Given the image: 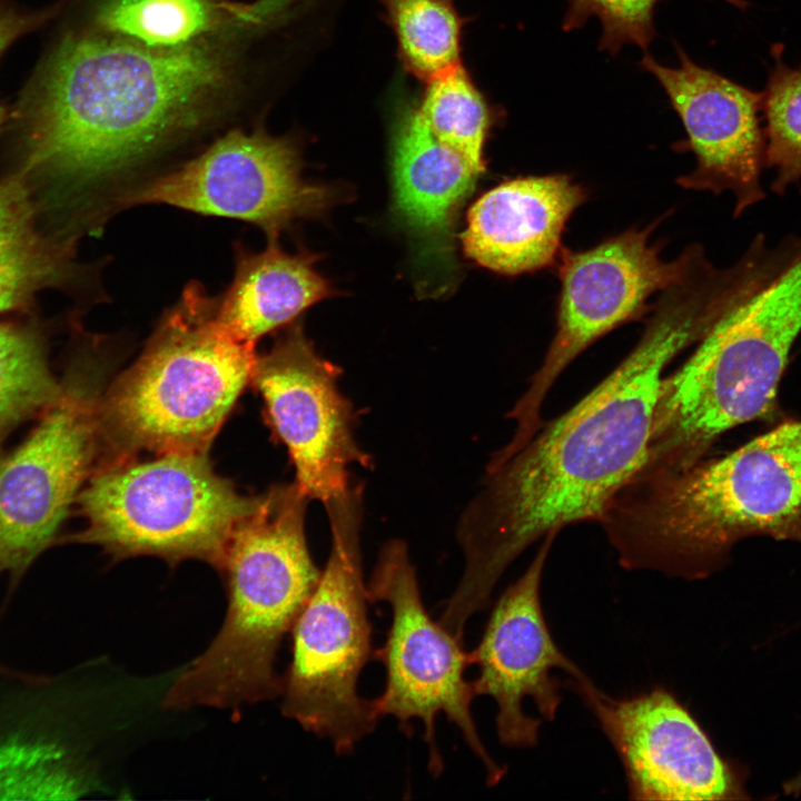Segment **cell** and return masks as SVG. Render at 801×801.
<instances>
[{
    "label": "cell",
    "instance_id": "d4e9b609",
    "mask_svg": "<svg viewBox=\"0 0 801 801\" xmlns=\"http://www.w3.org/2000/svg\"><path fill=\"white\" fill-rule=\"evenodd\" d=\"M775 65L763 92L765 168L774 171L770 189L784 195L801 180V68Z\"/></svg>",
    "mask_w": 801,
    "mask_h": 801
},
{
    "label": "cell",
    "instance_id": "6da1fadb",
    "mask_svg": "<svg viewBox=\"0 0 801 801\" xmlns=\"http://www.w3.org/2000/svg\"><path fill=\"white\" fill-rule=\"evenodd\" d=\"M715 319V307L699 290H665L641 339L614 370L486 469L456 524L464 567L441 616L446 625L462 631L485 610L502 575L533 543L567 525L601 522L645 461L666 366Z\"/></svg>",
    "mask_w": 801,
    "mask_h": 801
},
{
    "label": "cell",
    "instance_id": "5bb4252c",
    "mask_svg": "<svg viewBox=\"0 0 801 801\" xmlns=\"http://www.w3.org/2000/svg\"><path fill=\"white\" fill-rule=\"evenodd\" d=\"M623 767L632 800H743L744 774L716 750L688 708L654 686L613 698L589 679L567 681Z\"/></svg>",
    "mask_w": 801,
    "mask_h": 801
},
{
    "label": "cell",
    "instance_id": "83f0119b",
    "mask_svg": "<svg viewBox=\"0 0 801 801\" xmlns=\"http://www.w3.org/2000/svg\"><path fill=\"white\" fill-rule=\"evenodd\" d=\"M784 792L787 794H801V772L784 783Z\"/></svg>",
    "mask_w": 801,
    "mask_h": 801
},
{
    "label": "cell",
    "instance_id": "ffe728a7",
    "mask_svg": "<svg viewBox=\"0 0 801 801\" xmlns=\"http://www.w3.org/2000/svg\"><path fill=\"white\" fill-rule=\"evenodd\" d=\"M21 170L0 180V314L27 307L46 288H65L80 275L75 240L44 234Z\"/></svg>",
    "mask_w": 801,
    "mask_h": 801
},
{
    "label": "cell",
    "instance_id": "ac0fdd59",
    "mask_svg": "<svg viewBox=\"0 0 801 801\" xmlns=\"http://www.w3.org/2000/svg\"><path fill=\"white\" fill-rule=\"evenodd\" d=\"M392 149L395 208L431 250H448L453 220L481 174L432 134L413 101L397 107Z\"/></svg>",
    "mask_w": 801,
    "mask_h": 801
},
{
    "label": "cell",
    "instance_id": "484cf974",
    "mask_svg": "<svg viewBox=\"0 0 801 801\" xmlns=\"http://www.w3.org/2000/svg\"><path fill=\"white\" fill-rule=\"evenodd\" d=\"M739 8H745L744 0H725ZM568 8L562 22L564 31L584 26L591 17L600 19L602 36L600 50L616 55L624 44H636L646 49L655 37L653 24L654 7L657 0H567Z\"/></svg>",
    "mask_w": 801,
    "mask_h": 801
},
{
    "label": "cell",
    "instance_id": "2e32d148",
    "mask_svg": "<svg viewBox=\"0 0 801 801\" xmlns=\"http://www.w3.org/2000/svg\"><path fill=\"white\" fill-rule=\"evenodd\" d=\"M678 67L644 53L643 70L653 75L679 115L696 157L694 171L679 182L714 194L731 191L734 217L765 198V135L761 126L763 92H755L695 63L676 46Z\"/></svg>",
    "mask_w": 801,
    "mask_h": 801
},
{
    "label": "cell",
    "instance_id": "3957f363",
    "mask_svg": "<svg viewBox=\"0 0 801 801\" xmlns=\"http://www.w3.org/2000/svg\"><path fill=\"white\" fill-rule=\"evenodd\" d=\"M626 570L705 578L752 536L801 543V419L714 458L634 477L600 522Z\"/></svg>",
    "mask_w": 801,
    "mask_h": 801
},
{
    "label": "cell",
    "instance_id": "44dd1931",
    "mask_svg": "<svg viewBox=\"0 0 801 801\" xmlns=\"http://www.w3.org/2000/svg\"><path fill=\"white\" fill-rule=\"evenodd\" d=\"M295 0H108L98 26L151 48H177L200 37L264 27L281 18Z\"/></svg>",
    "mask_w": 801,
    "mask_h": 801
},
{
    "label": "cell",
    "instance_id": "5b68a950",
    "mask_svg": "<svg viewBox=\"0 0 801 801\" xmlns=\"http://www.w3.org/2000/svg\"><path fill=\"white\" fill-rule=\"evenodd\" d=\"M801 335V250L774 278L725 312L659 386L645 461L634 477L685 469L736 426L778 409Z\"/></svg>",
    "mask_w": 801,
    "mask_h": 801
},
{
    "label": "cell",
    "instance_id": "9c48e42d",
    "mask_svg": "<svg viewBox=\"0 0 801 801\" xmlns=\"http://www.w3.org/2000/svg\"><path fill=\"white\" fill-rule=\"evenodd\" d=\"M370 603L390 609V625L384 645L376 652L386 671L385 689L373 700L378 718L392 715L408 736L412 722L424 725L428 770L442 774L444 761L436 741L439 714L459 730L464 742L482 762L486 782L496 785L507 768L497 763L478 734L472 712L475 698L465 679L471 664L463 640L435 622L426 611L416 568L407 544L399 538L383 543L367 584Z\"/></svg>",
    "mask_w": 801,
    "mask_h": 801
},
{
    "label": "cell",
    "instance_id": "f1b7e54d",
    "mask_svg": "<svg viewBox=\"0 0 801 801\" xmlns=\"http://www.w3.org/2000/svg\"><path fill=\"white\" fill-rule=\"evenodd\" d=\"M27 673L9 669L8 666L0 664V678H22Z\"/></svg>",
    "mask_w": 801,
    "mask_h": 801
},
{
    "label": "cell",
    "instance_id": "e0dca14e",
    "mask_svg": "<svg viewBox=\"0 0 801 801\" xmlns=\"http://www.w3.org/2000/svg\"><path fill=\"white\" fill-rule=\"evenodd\" d=\"M564 175L507 180L481 196L459 235L467 258L503 275L544 268L557 255L566 220L585 200Z\"/></svg>",
    "mask_w": 801,
    "mask_h": 801
},
{
    "label": "cell",
    "instance_id": "7c38bea8",
    "mask_svg": "<svg viewBox=\"0 0 801 801\" xmlns=\"http://www.w3.org/2000/svg\"><path fill=\"white\" fill-rule=\"evenodd\" d=\"M99 399L72 374L29 436L0 457V575L12 587L53 543L101 438Z\"/></svg>",
    "mask_w": 801,
    "mask_h": 801
},
{
    "label": "cell",
    "instance_id": "277c9868",
    "mask_svg": "<svg viewBox=\"0 0 801 801\" xmlns=\"http://www.w3.org/2000/svg\"><path fill=\"white\" fill-rule=\"evenodd\" d=\"M308 501L295 482L276 485L235 525L218 568L228 594L225 621L174 681L164 708L238 709L280 695L277 652L322 572L306 540Z\"/></svg>",
    "mask_w": 801,
    "mask_h": 801
},
{
    "label": "cell",
    "instance_id": "603a6c76",
    "mask_svg": "<svg viewBox=\"0 0 801 801\" xmlns=\"http://www.w3.org/2000/svg\"><path fill=\"white\" fill-rule=\"evenodd\" d=\"M418 109L442 144L485 171L484 145L495 113L462 65L426 81Z\"/></svg>",
    "mask_w": 801,
    "mask_h": 801
},
{
    "label": "cell",
    "instance_id": "d6986e66",
    "mask_svg": "<svg viewBox=\"0 0 801 801\" xmlns=\"http://www.w3.org/2000/svg\"><path fill=\"white\" fill-rule=\"evenodd\" d=\"M318 256L301 248L284 251L277 239L255 253L238 245L231 284L217 297L218 319L238 338L256 344L281 329L314 304L336 291L315 264Z\"/></svg>",
    "mask_w": 801,
    "mask_h": 801
},
{
    "label": "cell",
    "instance_id": "4fadbf2b",
    "mask_svg": "<svg viewBox=\"0 0 801 801\" xmlns=\"http://www.w3.org/2000/svg\"><path fill=\"white\" fill-rule=\"evenodd\" d=\"M339 376L340 369L318 354L297 322L256 357L250 379L288 451L297 487L324 505L349 488L354 465L373 466L356 439V415Z\"/></svg>",
    "mask_w": 801,
    "mask_h": 801
},
{
    "label": "cell",
    "instance_id": "ba28073f",
    "mask_svg": "<svg viewBox=\"0 0 801 801\" xmlns=\"http://www.w3.org/2000/svg\"><path fill=\"white\" fill-rule=\"evenodd\" d=\"M77 498L87 524L69 541L99 545L117 560H200L217 571L235 525L257 501L219 476L206 453L106 466Z\"/></svg>",
    "mask_w": 801,
    "mask_h": 801
},
{
    "label": "cell",
    "instance_id": "4316f807",
    "mask_svg": "<svg viewBox=\"0 0 801 801\" xmlns=\"http://www.w3.org/2000/svg\"><path fill=\"white\" fill-rule=\"evenodd\" d=\"M53 10L22 12L11 8L6 0H0V56L19 37L44 23ZM6 120V111L0 106V127Z\"/></svg>",
    "mask_w": 801,
    "mask_h": 801
},
{
    "label": "cell",
    "instance_id": "8fae6325",
    "mask_svg": "<svg viewBox=\"0 0 801 801\" xmlns=\"http://www.w3.org/2000/svg\"><path fill=\"white\" fill-rule=\"evenodd\" d=\"M337 196L333 187L303 178L294 139L233 130L177 169L131 187L115 211L167 205L253 224L271 240L297 220L326 214Z\"/></svg>",
    "mask_w": 801,
    "mask_h": 801
},
{
    "label": "cell",
    "instance_id": "7402d4cb",
    "mask_svg": "<svg viewBox=\"0 0 801 801\" xmlns=\"http://www.w3.org/2000/svg\"><path fill=\"white\" fill-rule=\"evenodd\" d=\"M408 72L428 81L461 65L463 19L453 0H379Z\"/></svg>",
    "mask_w": 801,
    "mask_h": 801
},
{
    "label": "cell",
    "instance_id": "cb8c5ba5",
    "mask_svg": "<svg viewBox=\"0 0 801 801\" xmlns=\"http://www.w3.org/2000/svg\"><path fill=\"white\" fill-rule=\"evenodd\" d=\"M43 339L34 330L0 324V437L18 423L59 399Z\"/></svg>",
    "mask_w": 801,
    "mask_h": 801
},
{
    "label": "cell",
    "instance_id": "52a82bcc",
    "mask_svg": "<svg viewBox=\"0 0 801 801\" xmlns=\"http://www.w3.org/2000/svg\"><path fill=\"white\" fill-rule=\"evenodd\" d=\"M324 506L330 551L290 631L291 661L281 678V712L346 755L379 720L373 700L357 691L360 672L373 656L360 546L364 484L353 481Z\"/></svg>",
    "mask_w": 801,
    "mask_h": 801
},
{
    "label": "cell",
    "instance_id": "7a4b0ae2",
    "mask_svg": "<svg viewBox=\"0 0 801 801\" xmlns=\"http://www.w3.org/2000/svg\"><path fill=\"white\" fill-rule=\"evenodd\" d=\"M230 76L216 46L151 48L70 34L49 57L20 112L22 167L39 212L75 238L97 231L125 181L204 120Z\"/></svg>",
    "mask_w": 801,
    "mask_h": 801
},
{
    "label": "cell",
    "instance_id": "8992f818",
    "mask_svg": "<svg viewBox=\"0 0 801 801\" xmlns=\"http://www.w3.org/2000/svg\"><path fill=\"white\" fill-rule=\"evenodd\" d=\"M255 344L217 317V297L186 286L140 357L99 399L100 436L122 456L206 453L245 385Z\"/></svg>",
    "mask_w": 801,
    "mask_h": 801
},
{
    "label": "cell",
    "instance_id": "30bf717a",
    "mask_svg": "<svg viewBox=\"0 0 801 801\" xmlns=\"http://www.w3.org/2000/svg\"><path fill=\"white\" fill-rule=\"evenodd\" d=\"M650 234V227L631 229L589 250L564 253L556 333L528 387L507 414L515 432L492 455L495 463L516 453L541 427L543 403L564 369L593 342L640 315L652 294L684 279L703 253L693 247L664 261L649 244Z\"/></svg>",
    "mask_w": 801,
    "mask_h": 801
},
{
    "label": "cell",
    "instance_id": "9a60e30c",
    "mask_svg": "<svg viewBox=\"0 0 801 801\" xmlns=\"http://www.w3.org/2000/svg\"><path fill=\"white\" fill-rule=\"evenodd\" d=\"M557 534L543 538L524 573L496 600L477 646L469 652L477 676L471 681L476 695L497 706L495 724L500 742L511 749L536 746L542 719L524 712L531 699L546 721H553L562 703V682L552 672L571 679L586 675L554 641L541 602V583L547 556Z\"/></svg>",
    "mask_w": 801,
    "mask_h": 801
}]
</instances>
